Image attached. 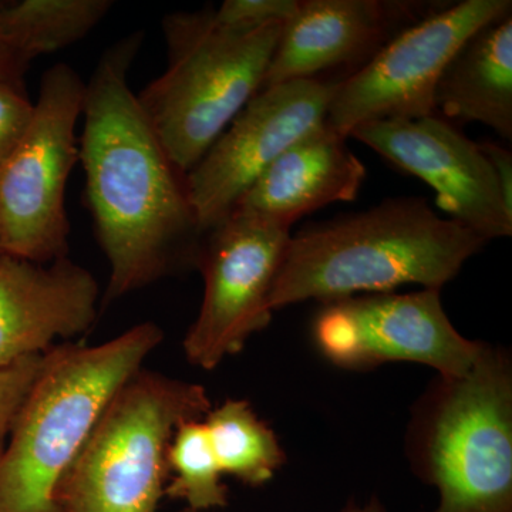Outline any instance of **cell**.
I'll use <instances>...</instances> for the list:
<instances>
[{"label": "cell", "mask_w": 512, "mask_h": 512, "mask_svg": "<svg viewBox=\"0 0 512 512\" xmlns=\"http://www.w3.org/2000/svg\"><path fill=\"white\" fill-rule=\"evenodd\" d=\"M340 512H387L382 501L377 497L369 498L365 503H356L349 501Z\"/></svg>", "instance_id": "obj_25"}, {"label": "cell", "mask_w": 512, "mask_h": 512, "mask_svg": "<svg viewBox=\"0 0 512 512\" xmlns=\"http://www.w3.org/2000/svg\"><path fill=\"white\" fill-rule=\"evenodd\" d=\"M178 512H198V511H192V510H188V508H183V510H180ZM214 512H220V511H214Z\"/></svg>", "instance_id": "obj_26"}, {"label": "cell", "mask_w": 512, "mask_h": 512, "mask_svg": "<svg viewBox=\"0 0 512 512\" xmlns=\"http://www.w3.org/2000/svg\"><path fill=\"white\" fill-rule=\"evenodd\" d=\"M349 137L429 184L436 192L437 207L450 220L488 242L511 237L512 210L505 204L490 161L478 143L439 114L373 121L356 127Z\"/></svg>", "instance_id": "obj_12"}, {"label": "cell", "mask_w": 512, "mask_h": 512, "mask_svg": "<svg viewBox=\"0 0 512 512\" xmlns=\"http://www.w3.org/2000/svg\"><path fill=\"white\" fill-rule=\"evenodd\" d=\"M201 384L138 370L107 404L59 491L60 512H157L170 480L175 430L204 419Z\"/></svg>", "instance_id": "obj_6"}, {"label": "cell", "mask_w": 512, "mask_h": 512, "mask_svg": "<svg viewBox=\"0 0 512 512\" xmlns=\"http://www.w3.org/2000/svg\"><path fill=\"white\" fill-rule=\"evenodd\" d=\"M100 286L69 256L47 264L0 254V367L46 355L56 340L89 332Z\"/></svg>", "instance_id": "obj_14"}, {"label": "cell", "mask_w": 512, "mask_h": 512, "mask_svg": "<svg viewBox=\"0 0 512 512\" xmlns=\"http://www.w3.org/2000/svg\"><path fill=\"white\" fill-rule=\"evenodd\" d=\"M487 244L471 229L439 217L423 198H390L292 235L269 306L275 312L312 299L326 303L404 285L440 291Z\"/></svg>", "instance_id": "obj_2"}, {"label": "cell", "mask_w": 512, "mask_h": 512, "mask_svg": "<svg viewBox=\"0 0 512 512\" xmlns=\"http://www.w3.org/2000/svg\"><path fill=\"white\" fill-rule=\"evenodd\" d=\"M170 480L165 497L198 512L224 510L229 491L211 447L204 420H188L175 430L168 448Z\"/></svg>", "instance_id": "obj_19"}, {"label": "cell", "mask_w": 512, "mask_h": 512, "mask_svg": "<svg viewBox=\"0 0 512 512\" xmlns=\"http://www.w3.org/2000/svg\"><path fill=\"white\" fill-rule=\"evenodd\" d=\"M113 5L111 0H22L0 8V36L29 64L84 39Z\"/></svg>", "instance_id": "obj_17"}, {"label": "cell", "mask_w": 512, "mask_h": 512, "mask_svg": "<svg viewBox=\"0 0 512 512\" xmlns=\"http://www.w3.org/2000/svg\"><path fill=\"white\" fill-rule=\"evenodd\" d=\"M284 26L222 25L214 9L165 16L167 69L137 99L183 173L261 92Z\"/></svg>", "instance_id": "obj_5"}, {"label": "cell", "mask_w": 512, "mask_h": 512, "mask_svg": "<svg viewBox=\"0 0 512 512\" xmlns=\"http://www.w3.org/2000/svg\"><path fill=\"white\" fill-rule=\"evenodd\" d=\"M404 453L436 488L424 512H512V362L485 345L470 372L437 376L413 404Z\"/></svg>", "instance_id": "obj_4"}, {"label": "cell", "mask_w": 512, "mask_h": 512, "mask_svg": "<svg viewBox=\"0 0 512 512\" xmlns=\"http://www.w3.org/2000/svg\"><path fill=\"white\" fill-rule=\"evenodd\" d=\"M43 357L45 355L28 357L15 365L0 367V457L20 409L42 369Z\"/></svg>", "instance_id": "obj_20"}, {"label": "cell", "mask_w": 512, "mask_h": 512, "mask_svg": "<svg viewBox=\"0 0 512 512\" xmlns=\"http://www.w3.org/2000/svg\"><path fill=\"white\" fill-rule=\"evenodd\" d=\"M291 237L286 225L244 211L205 235L197 262L204 296L183 340L190 365L217 369L271 323L269 296Z\"/></svg>", "instance_id": "obj_9"}, {"label": "cell", "mask_w": 512, "mask_h": 512, "mask_svg": "<svg viewBox=\"0 0 512 512\" xmlns=\"http://www.w3.org/2000/svg\"><path fill=\"white\" fill-rule=\"evenodd\" d=\"M86 83L69 64L43 74L28 133L0 170V247L47 264L69 255L66 187L80 161Z\"/></svg>", "instance_id": "obj_7"}, {"label": "cell", "mask_w": 512, "mask_h": 512, "mask_svg": "<svg viewBox=\"0 0 512 512\" xmlns=\"http://www.w3.org/2000/svg\"><path fill=\"white\" fill-rule=\"evenodd\" d=\"M28 67L29 64L23 63L0 36V80L23 86V77Z\"/></svg>", "instance_id": "obj_24"}, {"label": "cell", "mask_w": 512, "mask_h": 512, "mask_svg": "<svg viewBox=\"0 0 512 512\" xmlns=\"http://www.w3.org/2000/svg\"><path fill=\"white\" fill-rule=\"evenodd\" d=\"M298 8L299 0H227L214 15L222 25L261 28L288 22Z\"/></svg>", "instance_id": "obj_22"}, {"label": "cell", "mask_w": 512, "mask_h": 512, "mask_svg": "<svg viewBox=\"0 0 512 512\" xmlns=\"http://www.w3.org/2000/svg\"><path fill=\"white\" fill-rule=\"evenodd\" d=\"M511 12V0H463L433 10L339 80L326 124L349 138L373 121L436 116L437 84L447 64L474 33Z\"/></svg>", "instance_id": "obj_8"}, {"label": "cell", "mask_w": 512, "mask_h": 512, "mask_svg": "<svg viewBox=\"0 0 512 512\" xmlns=\"http://www.w3.org/2000/svg\"><path fill=\"white\" fill-rule=\"evenodd\" d=\"M338 82L319 77L265 87L235 117L187 174L188 195L205 235L234 214L276 158L326 123Z\"/></svg>", "instance_id": "obj_11"}, {"label": "cell", "mask_w": 512, "mask_h": 512, "mask_svg": "<svg viewBox=\"0 0 512 512\" xmlns=\"http://www.w3.org/2000/svg\"><path fill=\"white\" fill-rule=\"evenodd\" d=\"M134 32L104 50L86 83L80 163L110 279L101 306L197 269L205 234L187 188L128 83L143 45Z\"/></svg>", "instance_id": "obj_1"}, {"label": "cell", "mask_w": 512, "mask_h": 512, "mask_svg": "<svg viewBox=\"0 0 512 512\" xmlns=\"http://www.w3.org/2000/svg\"><path fill=\"white\" fill-rule=\"evenodd\" d=\"M2 252H3V251H2V247H0V254H2Z\"/></svg>", "instance_id": "obj_27"}, {"label": "cell", "mask_w": 512, "mask_h": 512, "mask_svg": "<svg viewBox=\"0 0 512 512\" xmlns=\"http://www.w3.org/2000/svg\"><path fill=\"white\" fill-rule=\"evenodd\" d=\"M484 156L490 161L507 207L512 210V154L507 148L485 141L478 143Z\"/></svg>", "instance_id": "obj_23"}, {"label": "cell", "mask_w": 512, "mask_h": 512, "mask_svg": "<svg viewBox=\"0 0 512 512\" xmlns=\"http://www.w3.org/2000/svg\"><path fill=\"white\" fill-rule=\"evenodd\" d=\"M312 338L323 357L340 369L406 362L429 366L444 377L466 375L487 345L454 328L437 289L323 303L313 320Z\"/></svg>", "instance_id": "obj_10"}, {"label": "cell", "mask_w": 512, "mask_h": 512, "mask_svg": "<svg viewBox=\"0 0 512 512\" xmlns=\"http://www.w3.org/2000/svg\"><path fill=\"white\" fill-rule=\"evenodd\" d=\"M163 342L160 325L143 322L100 345L46 353L0 457V512H60V484L107 404Z\"/></svg>", "instance_id": "obj_3"}, {"label": "cell", "mask_w": 512, "mask_h": 512, "mask_svg": "<svg viewBox=\"0 0 512 512\" xmlns=\"http://www.w3.org/2000/svg\"><path fill=\"white\" fill-rule=\"evenodd\" d=\"M436 110L512 140V13L474 33L450 60L437 84Z\"/></svg>", "instance_id": "obj_16"}, {"label": "cell", "mask_w": 512, "mask_h": 512, "mask_svg": "<svg viewBox=\"0 0 512 512\" xmlns=\"http://www.w3.org/2000/svg\"><path fill=\"white\" fill-rule=\"evenodd\" d=\"M202 420L224 476L262 487L285 466L281 441L247 400H224L212 406Z\"/></svg>", "instance_id": "obj_18"}, {"label": "cell", "mask_w": 512, "mask_h": 512, "mask_svg": "<svg viewBox=\"0 0 512 512\" xmlns=\"http://www.w3.org/2000/svg\"><path fill=\"white\" fill-rule=\"evenodd\" d=\"M33 113L25 87L0 80V170L28 133Z\"/></svg>", "instance_id": "obj_21"}, {"label": "cell", "mask_w": 512, "mask_h": 512, "mask_svg": "<svg viewBox=\"0 0 512 512\" xmlns=\"http://www.w3.org/2000/svg\"><path fill=\"white\" fill-rule=\"evenodd\" d=\"M440 6L403 0H299L285 23L264 87L357 69L397 33Z\"/></svg>", "instance_id": "obj_13"}, {"label": "cell", "mask_w": 512, "mask_h": 512, "mask_svg": "<svg viewBox=\"0 0 512 512\" xmlns=\"http://www.w3.org/2000/svg\"><path fill=\"white\" fill-rule=\"evenodd\" d=\"M346 140L326 123L316 128L266 168L235 211L291 228L319 208L355 200L365 183L366 167Z\"/></svg>", "instance_id": "obj_15"}]
</instances>
